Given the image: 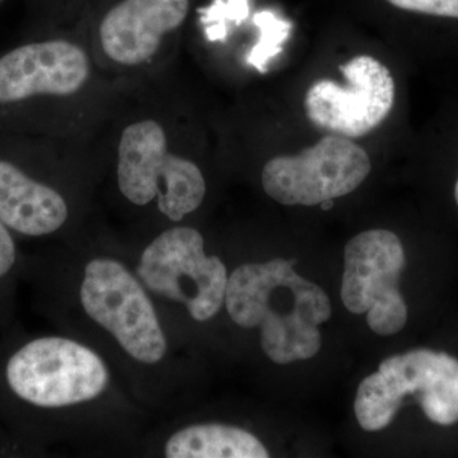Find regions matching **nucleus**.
<instances>
[{"label": "nucleus", "mask_w": 458, "mask_h": 458, "mask_svg": "<svg viewBox=\"0 0 458 458\" xmlns=\"http://www.w3.org/2000/svg\"><path fill=\"white\" fill-rule=\"evenodd\" d=\"M295 260L245 264L228 278L225 309L243 328H260L261 348L278 364L311 360L321 349L318 327L331 318L324 289L298 276Z\"/></svg>", "instance_id": "nucleus-1"}, {"label": "nucleus", "mask_w": 458, "mask_h": 458, "mask_svg": "<svg viewBox=\"0 0 458 458\" xmlns=\"http://www.w3.org/2000/svg\"><path fill=\"white\" fill-rule=\"evenodd\" d=\"M90 74L89 54L66 38H38L2 54L0 131H38L47 104L81 92Z\"/></svg>", "instance_id": "nucleus-2"}, {"label": "nucleus", "mask_w": 458, "mask_h": 458, "mask_svg": "<svg viewBox=\"0 0 458 458\" xmlns=\"http://www.w3.org/2000/svg\"><path fill=\"white\" fill-rule=\"evenodd\" d=\"M415 394L424 414L439 426L458 421V360L445 352L418 349L394 355L363 379L354 410L364 430L377 432L393 421L403 397Z\"/></svg>", "instance_id": "nucleus-3"}, {"label": "nucleus", "mask_w": 458, "mask_h": 458, "mask_svg": "<svg viewBox=\"0 0 458 458\" xmlns=\"http://www.w3.org/2000/svg\"><path fill=\"white\" fill-rule=\"evenodd\" d=\"M117 183L131 203L146 207L157 200L159 212L174 222L195 212L207 192L198 165L171 153L164 126L150 119L123 129L117 147Z\"/></svg>", "instance_id": "nucleus-4"}, {"label": "nucleus", "mask_w": 458, "mask_h": 458, "mask_svg": "<svg viewBox=\"0 0 458 458\" xmlns=\"http://www.w3.org/2000/svg\"><path fill=\"white\" fill-rule=\"evenodd\" d=\"M5 377L20 399L40 408H64L95 400L110 381L104 360L65 337L32 340L8 360Z\"/></svg>", "instance_id": "nucleus-5"}, {"label": "nucleus", "mask_w": 458, "mask_h": 458, "mask_svg": "<svg viewBox=\"0 0 458 458\" xmlns=\"http://www.w3.org/2000/svg\"><path fill=\"white\" fill-rule=\"evenodd\" d=\"M138 276L150 292L183 304L197 321H208L221 311L227 291L225 265L207 256L197 229H167L141 255Z\"/></svg>", "instance_id": "nucleus-6"}, {"label": "nucleus", "mask_w": 458, "mask_h": 458, "mask_svg": "<svg viewBox=\"0 0 458 458\" xmlns=\"http://www.w3.org/2000/svg\"><path fill=\"white\" fill-rule=\"evenodd\" d=\"M81 303L135 360L156 364L164 360L167 340L155 307L140 280L119 261L95 259L87 264Z\"/></svg>", "instance_id": "nucleus-7"}, {"label": "nucleus", "mask_w": 458, "mask_h": 458, "mask_svg": "<svg viewBox=\"0 0 458 458\" xmlns=\"http://www.w3.org/2000/svg\"><path fill=\"white\" fill-rule=\"evenodd\" d=\"M403 267V243L387 229L361 232L345 246L344 306L354 315H367V324L378 335H394L408 321V307L399 291Z\"/></svg>", "instance_id": "nucleus-8"}, {"label": "nucleus", "mask_w": 458, "mask_h": 458, "mask_svg": "<svg viewBox=\"0 0 458 458\" xmlns=\"http://www.w3.org/2000/svg\"><path fill=\"white\" fill-rule=\"evenodd\" d=\"M369 156L348 138L327 135L300 155L270 159L262 188L283 205L313 207L345 197L369 177Z\"/></svg>", "instance_id": "nucleus-9"}, {"label": "nucleus", "mask_w": 458, "mask_h": 458, "mask_svg": "<svg viewBox=\"0 0 458 458\" xmlns=\"http://www.w3.org/2000/svg\"><path fill=\"white\" fill-rule=\"evenodd\" d=\"M344 82L318 80L307 89L304 110L313 125L344 138H360L378 128L394 105V81L387 66L357 55L340 66Z\"/></svg>", "instance_id": "nucleus-10"}, {"label": "nucleus", "mask_w": 458, "mask_h": 458, "mask_svg": "<svg viewBox=\"0 0 458 458\" xmlns=\"http://www.w3.org/2000/svg\"><path fill=\"white\" fill-rule=\"evenodd\" d=\"M192 0H113L102 12L98 40L110 62L146 64L188 20Z\"/></svg>", "instance_id": "nucleus-11"}, {"label": "nucleus", "mask_w": 458, "mask_h": 458, "mask_svg": "<svg viewBox=\"0 0 458 458\" xmlns=\"http://www.w3.org/2000/svg\"><path fill=\"white\" fill-rule=\"evenodd\" d=\"M68 216L63 195L26 170L0 131V221L17 233L41 237L62 228Z\"/></svg>", "instance_id": "nucleus-12"}, {"label": "nucleus", "mask_w": 458, "mask_h": 458, "mask_svg": "<svg viewBox=\"0 0 458 458\" xmlns=\"http://www.w3.org/2000/svg\"><path fill=\"white\" fill-rule=\"evenodd\" d=\"M168 458H267L260 439L241 428L198 424L183 428L165 443Z\"/></svg>", "instance_id": "nucleus-13"}, {"label": "nucleus", "mask_w": 458, "mask_h": 458, "mask_svg": "<svg viewBox=\"0 0 458 458\" xmlns=\"http://www.w3.org/2000/svg\"><path fill=\"white\" fill-rule=\"evenodd\" d=\"M256 22L262 31L260 45L256 47L259 63H267L283 50V42L291 35L293 23L274 11H262L256 16Z\"/></svg>", "instance_id": "nucleus-14"}, {"label": "nucleus", "mask_w": 458, "mask_h": 458, "mask_svg": "<svg viewBox=\"0 0 458 458\" xmlns=\"http://www.w3.org/2000/svg\"><path fill=\"white\" fill-rule=\"evenodd\" d=\"M388 7L403 13L458 20V0H384Z\"/></svg>", "instance_id": "nucleus-15"}, {"label": "nucleus", "mask_w": 458, "mask_h": 458, "mask_svg": "<svg viewBox=\"0 0 458 458\" xmlns=\"http://www.w3.org/2000/svg\"><path fill=\"white\" fill-rule=\"evenodd\" d=\"M16 262V245L9 228L0 221V278L8 274Z\"/></svg>", "instance_id": "nucleus-16"}, {"label": "nucleus", "mask_w": 458, "mask_h": 458, "mask_svg": "<svg viewBox=\"0 0 458 458\" xmlns=\"http://www.w3.org/2000/svg\"><path fill=\"white\" fill-rule=\"evenodd\" d=\"M38 11L49 13V12L57 11V9L66 7L68 0H30Z\"/></svg>", "instance_id": "nucleus-17"}, {"label": "nucleus", "mask_w": 458, "mask_h": 458, "mask_svg": "<svg viewBox=\"0 0 458 458\" xmlns=\"http://www.w3.org/2000/svg\"><path fill=\"white\" fill-rule=\"evenodd\" d=\"M454 198H456V203L458 205V180L456 183V189H454Z\"/></svg>", "instance_id": "nucleus-18"}, {"label": "nucleus", "mask_w": 458, "mask_h": 458, "mask_svg": "<svg viewBox=\"0 0 458 458\" xmlns=\"http://www.w3.org/2000/svg\"><path fill=\"white\" fill-rule=\"evenodd\" d=\"M3 2H4V0H0V4H2Z\"/></svg>", "instance_id": "nucleus-19"}]
</instances>
